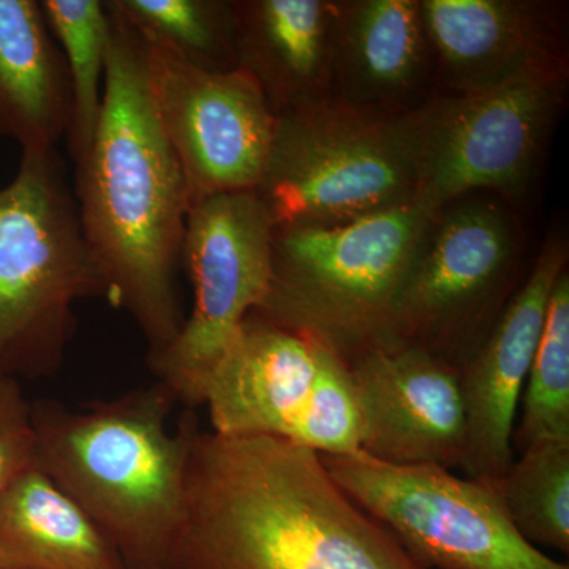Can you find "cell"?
Here are the masks:
<instances>
[{
	"label": "cell",
	"mask_w": 569,
	"mask_h": 569,
	"mask_svg": "<svg viewBox=\"0 0 569 569\" xmlns=\"http://www.w3.org/2000/svg\"><path fill=\"white\" fill-rule=\"evenodd\" d=\"M254 194L274 228L340 227L417 203L400 114L335 97L284 112Z\"/></svg>",
	"instance_id": "ba28073f"
},
{
	"label": "cell",
	"mask_w": 569,
	"mask_h": 569,
	"mask_svg": "<svg viewBox=\"0 0 569 569\" xmlns=\"http://www.w3.org/2000/svg\"><path fill=\"white\" fill-rule=\"evenodd\" d=\"M272 234L254 192L213 194L190 206L182 264L192 282V312L170 347L148 356L157 381L187 407L203 406L213 370L268 296Z\"/></svg>",
	"instance_id": "30bf717a"
},
{
	"label": "cell",
	"mask_w": 569,
	"mask_h": 569,
	"mask_svg": "<svg viewBox=\"0 0 569 569\" xmlns=\"http://www.w3.org/2000/svg\"><path fill=\"white\" fill-rule=\"evenodd\" d=\"M347 365L362 415L359 452L391 466L460 467L467 418L458 367L406 347L370 348Z\"/></svg>",
	"instance_id": "7c38bea8"
},
{
	"label": "cell",
	"mask_w": 569,
	"mask_h": 569,
	"mask_svg": "<svg viewBox=\"0 0 569 569\" xmlns=\"http://www.w3.org/2000/svg\"><path fill=\"white\" fill-rule=\"evenodd\" d=\"M146 44L200 69H238L233 0H104Z\"/></svg>",
	"instance_id": "44dd1931"
},
{
	"label": "cell",
	"mask_w": 569,
	"mask_h": 569,
	"mask_svg": "<svg viewBox=\"0 0 569 569\" xmlns=\"http://www.w3.org/2000/svg\"><path fill=\"white\" fill-rule=\"evenodd\" d=\"M497 490L520 537L568 556L569 443L542 441L523 449Z\"/></svg>",
	"instance_id": "603a6c76"
},
{
	"label": "cell",
	"mask_w": 569,
	"mask_h": 569,
	"mask_svg": "<svg viewBox=\"0 0 569 569\" xmlns=\"http://www.w3.org/2000/svg\"><path fill=\"white\" fill-rule=\"evenodd\" d=\"M142 50L149 102L181 168L189 204L254 192L277 126L257 82L241 69H200L157 44L142 43Z\"/></svg>",
	"instance_id": "8fae6325"
},
{
	"label": "cell",
	"mask_w": 569,
	"mask_h": 569,
	"mask_svg": "<svg viewBox=\"0 0 569 569\" xmlns=\"http://www.w3.org/2000/svg\"><path fill=\"white\" fill-rule=\"evenodd\" d=\"M107 298L58 149L21 152L0 189V376L50 377L84 299Z\"/></svg>",
	"instance_id": "277c9868"
},
{
	"label": "cell",
	"mask_w": 569,
	"mask_h": 569,
	"mask_svg": "<svg viewBox=\"0 0 569 569\" xmlns=\"http://www.w3.org/2000/svg\"><path fill=\"white\" fill-rule=\"evenodd\" d=\"M323 343L250 313L206 385L212 432L287 440L305 407Z\"/></svg>",
	"instance_id": "2e32d148"
},
{
	"label": "cell",
	"mask_w": 569,
	"mask_h": 569,
	"mask_svg": "<svg viewBox=\"0 0 569 569\" xmlns=\"http://www.w3.org/2000/svg\"><path fill=\"white\" fill-rule=\"evenodd\" d=\"M69 70L40 0H0V137L58 149L70 129Z\"/></svg>",
	"instance_id": "ac0fdd59"
},
{
	"label": "cell",
	"mask_w": 569,
	"mask_h": 569,
	"mask_svg": "<svg viewBox=\"0 0 569 569\" xmlns=\"http://www.w3.org/2000/svg\"><path fill=\"white\" fill-rule=\"evenodd\" d=\"M173 569H425L312 449L194 429Z\"/></svg>",
	"instance_id": "6da1fadb"
},
{
	"label": "cell",
	"mask_w": 569,
	"mask_h": 569,
	"mask_svg": "<svg viewBox=\"0 0 569 569\" xmlns=\"http://www.w3.org/2000/svg\"><path fill=\"white\" fill-rule=\"evenodd\" d=\"M40 6L69 70L73 111L66 140L77 164L91 149L102 114L111 18L103 0H40Z\"/></svg>",
	"instance_id": "ffe728a7"
},
{
	"label": "cell",
	"mask_w": 569,
	"mask_h": 569,
	"mask_svg": "<svg viewBox=\"0 0 569 569\" xmlns=\"http://www.w3.org/2000/svg\"><path fill=\"white\" fill-rule=\"evenodd\" d=\"M337 485L425 569H569L520 537L497 482L400 467L365 452L320 456Z\"/></svg>",
	"instance_id": "9c48e42d"
},
{
	"label": "cell",
	"mask_w": 569,
	"mask_h": 569,
	"mask_svg": "<svg viewBox=\"0 0 569 569\" xmlns=\"http://www.w3.org/2000/svg\"><path fill=\"white\" fill-rule=\"evenodd\" d=\"M108 13L102 114L91 149L74 164L73 194L104 299L132 317L152 356L173 343L186 321L178 271L190 204L149 102L142 43Z\"/></svg>",
	"instance_id": "7a4b0ae2"
},
{
	"label": "cell",
	"mask_w": 569,
	"mask_h": 569,
	"mask_svg": "<svg viewBox=\"0 0 569 569\" xmlns=\"http://www.w3.org/2000/svg\"><path fill=\"white\" fill-rule=\"evenodd\" d=\"M526 231L509 201L459 198L430 216L397 295L385 347H406L462 367L519 290Z\"/></svg>",
	"instance_id": "8992f818"
},
{
	"label": "cell",
	"mask_w": 569,
	"mask_h": 569,
	"mask_svg": "<svg viewBox=\"0 0 569 569\" xmlns=\"http://www.w3.org/2000/svg\"><path fill=\"white\" fill-rule=\"evenodd\" d=\"M238 69L279 118L331 97L339 0H233Z\"/></svg>",
	"instance_id": "e0dca14e"
},
{
	"label": "cell",
	"mask_w": 569,
	"mask_h": 569,
	"mask_svg": "<svg viewBox=\"0 0 569 569\" xmlns=\"http://www.w3.org/2000/svg\"><path fill=\"white\" fill-rule=\"evenodd\" d=\"M430 216L411 203L340 227L274 228L271 284L254 313L312 337L347 362L385 347Z\"/></svg>",
	"instance_id": "5b68a950"
},
{
	"label": "cell",
	"mask_w": 569,
	"mask_h": 569,
	"mask_svg": "<svg viewBox=\"0 0 569 569\" xmlns=\"http://www.w3.org/2000/svg\"><path fill=\"white\" fill-rule=\"evenodd\" d=\"M568 59L542 63L489 91L436 93L400 114L417 203L433 213L492 193L511 203L529 189L563 108Z\"/></svg>",
	"instance_id": "52a82bcc"
},
{
	"label": "cell",
	"mask_w": 569,
	"mask_h": 569,
	"mask_svg": "<svg viewBox=\"0 0 569 569\" xmlns=\"http://www.w3.org/2000/svg\"><path fill=\"white\" fill-rule=\"evenodd\" d=\"M522 417L512 432V451L542 443H569V269L553 283L545 325L522 397Z\"/></svg>",
	"instance_id": "7402d4cb"
},
{
	"label": "cell",
	"mask_w": 569,
	"mask_h": 569,
	"mask_svg": "<svg viewBox=\"0 0 569 569\" xmlns=\"http://www.w3.org/2000/svg\"><path fill=\"white\" fill-rule=\"evenodd\" d=\"M0 569H126L114 546L39 468L0 496Z\"/></svg>",
	"instance_id": "d6986e66"
},
{
	"label": "cell",
	"mask_w": 569,
	"mask_h": 569,
	"mask_svg": "<svg viewBox=\"0 0 569 569\" xmlns=\"http://www.w3.org/2000/svg\"><path fill=\"white\" fill-rule=\"evenodd\" d=\"M174 402L157 381L78 410L56 400L32 403L37 468L99 527L126 569H173L198 427L187 411L168 432Z\"/></svg>",
	"instance_id": "3957f363"
},
{
	"label": "cell",
	"mask_w": 569,
	"mask_h": 569,
	"mask_svg": "<svg viewBox=\"0 0 569 569\" xmlns=\"http://www.w3.org/2000/svg\"><path fill=\"white\" fill-rule=\"evenodd\" d=\"M436 96V59L421 0H339L331 97L406 114Z\"/></svg>",
	"instance_id": "9a60e30c"
},
{
	"label": "cell",
	"mask_w": 569,
	"mask_h": 569,
	"mask_svg": "<svg viewBox=\"0 0 569 569\" xmlns=\"http://www.w3.org/2000/svg\"><path fill=\"white\" fill-rule=\"evenodd\" d=\"M36 467L32 402L26 399L18 378L0 376V496Z\"/></svg>",
	"instance_id": "d4e9b609"
},
{
	"label": "cell",
	"mask_w": 569,
	"mask_h": 569,
	"mask_svg": "<svg viewBox=\"0 0 569 569\" xmlns=\"http://www.w3.org/2000/svg\"><path fill=\"white\" fill-rule=\"evenodd\" d=\"M436 59V93H477L568 59L550 3L421 0Z\"/></svg>",
	"instance_id": "5bb4252c"
},
{
	"label": "cell",
	"mask_w": 569,
	"mask_h": 569,
	"mask_svg": "<svg viewBox=\"0 0 569 569\" xmlns=\"http://www.w3.org/2000/svg\"><path fill=\"white\" fill-rule=\"evenodd\" d=\"M361 437V407L350 367L325 347L316 381L287 440L320 456H346L359 452Z\"/></svg>",
	"instance_id": "cb8c5ba5"
},
{
	"label": "cell",
	"mask_w": 569,
	"mask_h": 569,
	"mask_svg": "<svg viewBox=\"0 0 569 569\" xmlns=\"http://www.w3.org/2000/svg\"><path fill=\"white\" fill-rule=\"evenodd\" d=\"M563 234L548 236L519 290L481 347L460 367L467 433L460 467L467 478L497 482L515 462L512 432L550 293L568 266Z\"/></svg>",
	"instance_id": "4fadbf2b"
}]
</instances>
